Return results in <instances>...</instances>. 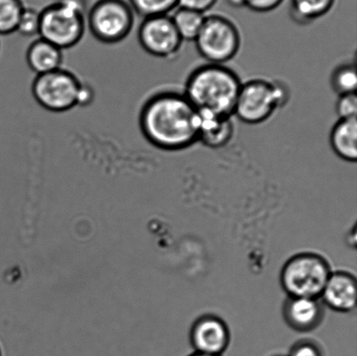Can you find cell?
<instances>
[{
	"label": "cell",
	"instance_id": "22",
	"mask_svg": "<svg viewBox=\"0 0 357 356\" xmlns=\"http://www.w3.org/2000/svg\"><path fill=\"white\" fill-rule=\"evenodd\" d=\"M335 111L339 118H352L357 116V97L356 93L339 95Z\"/></svg>",
	"mask_w": 357,
	"mask_h": 356
},
{
	"label": "cell",
	"instance_id": "12",
	"mask_svg": "<svg viewBox=\"0 0 357 356\" xmlns=\"http://www.w3.org/2000/svg\"><path fill=\"white\" fill-rule=\"evenodd\" d=\"M357 284L349 272H332L320 300L324 306L338 313H351L356 307Z\"/></svg>",
	"mask_w": 357,
	"mask_h": 356
},
{
	"label": "cell",
	"instance_id": "8",
	"mask_svg": "<svg viewBox=\"0 0 357 356\" xmlns=\"http://www.w3.org/2000/svg\"><path fill=\"white\" fill-rule=\"evenodd\" d=\"M82 82L75 73L63 68L36 75L31 93L36 102L52 113H65L78 106Z\"/></svg>",
	"mask_w": 357,
	"mask_h": 356
},
{
	"label": "cell",
	"instance_id": "29",
	"mask_svg": "<svg viewBox=\"0 0 357 356\" xmlns=\"http://www.w3.org/2000/svg\"><path fill=\"white\" fill-rule=\"evenodd\" d=\"M0 356H2L1 350H0Z\"/></svg>",
	"mask_w": 357,
	"mask_h": 356
},
{
	"label": "cell",
	"instance_id": "13",
	"mask_svg": "<svg viewBox=\"0 0 357 356\" xmlns=\"http://www.w3.org/2000/svg\"><path fill=\"white\" fill-rule=\"evenodd\" d=\"M26 59L31 71L40 75L61 68L64 54L61 49L44 38H38L28 47Z\"/></svg>",
	"mask_w": 357,
	"mask_h": 356
},
{
	"label": "cell",
	"instance_id": "10",
	"mask_svg": "<svg viewBox=\"0 0 357 356\" xmlns=\"http://www.w3.org/2000/svg\"><path fill=\"white\" fill-rule=\"evenodd\" d=\"M189 340L195 353L222 356L230 344L229 327L219 316L203 315L192 323Z\"/></svg>",
	"mask_w": 357,
	"mask_h": 356
},
{
	"label": "cell",
	"instance_id": "7",
	"mask_svg": "<svg viewBox=\"0 0 357 356\" xmlns=\"http://www.w3.org/2000/svg\"><path fill=\"white\" fill-rule=\"evenodd\" d=\"M199 54L209 64L224 65L240 51L241 37L232 21L220 15L206 16L195 40Z\"/></svg>",
	"mask_w": 357,
	"mask_h": 356
},
{
	"label": "cell",
	"instance_id": "20",
	"mask_svg": "<svg viewBox=\"0 0 357 356\" xmlns=\"http://www.w3.org/2000/svg\"><path fill=\"white\" fill-rule=\"evenodd\" d=\"M332 88L339 95L356 93L357 76L355 65L346 64L335 70L331 78Z\"/></svg>",
	"mask_w": 357,
	"mask_h": 356
},
{
	"label": "cell",
	"instance_id": "9",
	"mask_svg": "<svg viewBox=\"0 0 357 356\" xmlns=\"http://www.w3.org/2000/svg\"><path fill=\"white\" fill-rule=\"evenodd\" d=\"M138 41L149 54L165 59L176 57L183 43L169 15L143 19L138 29Z\"/></svg>",
	"mask_w": 357,
	"mask_h": 356
},
{
	"label": "cell",
	"instance_id": "25",
	"mask_svg": "<svg viewBox=\"0 0 357 356\" xmlns=\"http://www.w3.org/2000/svg\"><path fill=\"white\" fill-rule=\"evenodd\" d=\"M283 0H246V7L257 13H268L278 8Z\"/></svg>",
	"mask_w": 357,
	"mask_h": 356
},
{
	"label": "cell",
	"instance_id": "26",
	"mask_svg": "<svg viewBox=\"0 0 357 356\" xmlns=\"http://www.w3.org/2000/svg\"><path fill=\"white\" fill-rule=\"evenodd\" d=\"M94 99V90L89 84L82 82L78 96V106L86 107L92 104Z\"/></svg>",
	"mask_w": 357,
	"mask_h": 356
},
{
	"label": "cell",
	"instance_id": "19",
	"mask_svg": "<svg viewBox=\"0 0 357 356\" xmlns=\"http://www.w3.org/2000/svg\"><path fill=\"white\" fill-rule=\"evenodd\" d=\"M132 10L143 19L169 15L178 6V0H128Z\"/></svg>",
	"mask_w": 357,
	"mask_h": 356
},
{
	"label": "cell",
	"instance_id": "15",
	"mask_svg": "<svg viewBox=\"0 0 357 356\" xmlns=\"http://www.w3.org/2000/svg\"><path fill=\"white\" fill-rule=\"evenodd\" d=\"M234 134V125L231 118H202L199 142L213 150L223 148Z\"/></svg>",
	"mask_w": 357,
	"mask_h": 356
},
{
	"label": "cell",
	"instance_id": "23",
	"mask_svg": "<svg viewBox=\"0 0 357 356\" xmlns=\"http://www.w3.org/2000/svg\"><path fill=\"white\" fill-rule=\"evenodd\" d=\"M288 356H324V354L316 341L304 339L293 345Z\"/></svg>",
	"mask_w": 357,
	"mask_h": 356
},
{
	"label": "cell",
	"instance_id": "11",
	"mask_svg": "<svg viewBox=\"0 0 357 356\" xmlns=\"http://www.w3.org/2000/svg\"><path fill=\"white\" fill-rule=\"evenodd\" d=\"M282 317L294 331L312 332L323 323L324 306L320 299L288 297L283 303Z\"/></svg>",
	"mask_w": 357,
	"mask_h": 356
},
{
	"label": "cell",
	"instance_id": "4",
	"mask_svg": "<svg viewBox=\"0 0 357 356\" xmlns=\"http://www.w3.org/2000/svg\"><path fill=\"white\" fill-rule=\"evenodd\" d=\"M331 273L330 263L321 254L299 253L283 265L280 282L288 297L320 299Z\"/></svg>",
	"mask_w": 357,
	"mask_h": 356
},
{
	"label": "cell",
	"instance_id": "14",
	"mask_svg": "<svg viewBox=\"0 0 357 356\" xmlns=\"http://www.w3.org/2000/svg\"><path fill=\"white\" fill-rule=\"evenodd\" d=\"M330 142L339 158L355 163L357 160V117L339 118L332 128Z\"/></svg>",
	"mask_w": 357,
	"mask_h": 356
},
{
	"label": "cell",
	"instance_id": "27",
	"mask_svg": "<svg viewBox=\"0 0 357 356\" xmlns=\"http://www.w3.org/2000/svg\"><path fill=\"white\" fill-rule=\"evenodd\" d=\"M227 3L234 8L246 7V0H227Z\"/></svg>",
	"mask_w": 357,
	"mask_h": 356
},
{
	"label": "cell",
	"instance_id": "6",
	"mask_svg": "<svg viewBox=\"0 0 357 356\" xmlns=\"http://www.w3.org/2000/svg\"><path fill=\"white\" fill-rule=\"evenodd\" d=\"M135 15L126 0H97L86 13V27L100 43L119 44L131 33Z\"/></svg>",
	"mask_w": 357,
	"mask_h": 356
},
{
	"label": "cell",
	"instance_id": "24",
	"mask_svg": "<svg viewBox=\"0 0 357 356\" xmlns=\"http://www.w3.org/2000/svg\"><path fill=\"white\" fill-rule=\"evenodd\" d=\"M217 0H178V6L204 13L213 8Z\"/></svg>",
	"mask_w": 357,
	"mask_h": 356
},
{
	"label": "cell",
	"instance_id": "28",
	"mask_svg": "<svg viewBox=\"0 0 357 356\" xmlns=\"http://www.w3.org/2000/svg\"><path fill=\"white\" fill-rule=\"evenodd\" d=\"M188 356H216V355H204V354H199V353H195L194 354H192L190 355H188Z\"/></svg>",
	"mask_w": 357,
	"mask_h": 356
},
{
	"label": "cell",
	"instance_id": "18",
	"mask_svg": "<svg viewBox=\"0 0 357 356\" xmlns=\"http://www.w3.org/2000/svg\"><path fill=\"white\" fill-rule=\"evenodd\" d=\"M24 7L22 0H0V36L16 33Z\"/></svg>",
	"mask_w": 357,
	"mask_h": 356
},
{
	"label": "cell",
	"instance_id": "16",
	"mask_svg": "<svg viewBox=\"0 0 357 356\" xmlns=\"http://www.w3.org/2000/svg\"><path fill=\"white\" fill-rule=\"evenodd\" d=\"M335 0H291V15L297 23L307 24L327 14Z\"/></svg>",
	"mask_w": 357,
	"mask_h": 356
},
{
	"label": "cell",
	"instance_id": "3",
	"mask_svg": "<svg viewBox=\"0 0 357 356\" xmlns=\"http://www.w3.org/2000/svg\"><path fill=\"white\" fill-rule=\"evenodd\" d=\"M86 0H56L40 10L38 36L66 50L82 40L86 29Z\"/></svg>",
	"mask_w": 357,
	"mask_h": 356
},
{
	"label": "cell",
	"instance_id": "2",
	"mask_svg": "<svg viewBox=\"0 0 357 356\" xmlns=\"http://www.w3.org/2000/svg\"><path fill=\"white\" fill-rule=\"evenodd\" d=\"M241 85L232 69L208 63L188 76L183 93L202 118H231Z\"/></svg>",
	"mask_w": 357,
	"mask_h": 356
},
{
	"label": "cell",
	"instance_id": "5",
	"mask_svg": "<svg viewBox=\"0 0 357 356\" xmlns=\"http://www.w3.org/2000/svg\"><path fill=\"white\" fill-rule=\"evenodd\" d=\"M288 99V91L281 84L265 79L248 80L241 86L234 115L245 124H261Z\"/></svg>",
	"mask_w": 357,
	"mask_h": 356
},
{
	"label": "cell",
	"instance_id": "21",
	"mask_svg": "<svg viewBox=\"0 0 357 356\" xmlns=\"http://www.w3.org/2000/svg\"><path fill=\"white\" fill-rule=\"evenodd\" d=\"M40 26V12L33 7H24L21 14L16 33L24 37L38 36Z\"/></svg>",
	"mask_w": 357,
	"mask_h": 356
},
{
	"label": "cell",
	"instance_id": "17",
	"mask_svg": "<svg viewBox=\"0 0 357 356\" xmlns=\"http://www.w3.org/2000/svg\"><path fill=\"white\" fill-rule=\"evenodd\" d=\"M204 13L178 7L172 16L178 35L183 41H195L204 24Z\"/></svg>",
	"mask_w": 357,
	"mask_h": 356
},
{
	"label": "cell",
	"instance_id": "1",
	"mask_svg": "<svg viewBox=\"0 0 357 356\" xmlns=\"http://www.w3.org/2000/svg\"><path fill=\"white\" fill-rule=\"evenodd\" d=\"M139 125L142 135L155 148L177 152L199 142L202 117L183 93L160 91L142 105Z\"/></svg>",
	"mask_w": 357,
	"mask_h": 356
}]
</instances>
